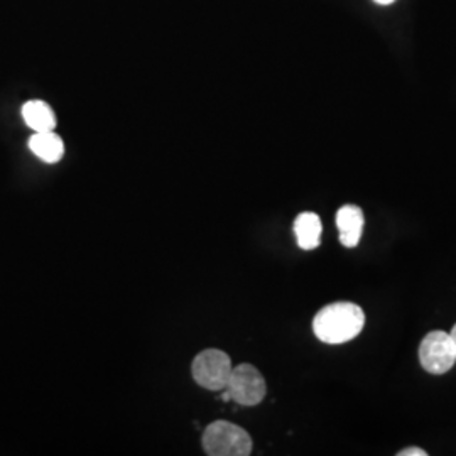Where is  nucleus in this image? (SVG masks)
Instances as JSON below:
<instances>
[{"mask_svg": "<svg viewBox=\"0 0 456 456\" xmlns=\"http://www.w3.org/2000/svg\"><path fill=\"white\" fill-rule=\"evenodd\" d=\"M22 118L26 126L34 132L54 131L56 127V115L43 100L26 102L22 107Z\"/></svg>", "mask_w": 456, "mask_h": 456, "instance_id": "obj_9", "label": "nucleus"}, {"mask_svg": "<svg viewBox=\"0 0 456 456\" xmlns=\"http://www.w3.org/2000/svg\"><path fill=\"white\" fill-rule=\"evenodd\" d=\"M365 326V313L359 305L340 301L318 311L313 331L320 342L340 345L357 338Z\"/></svg>", "mask_w": 456, "mask_h": 456, "instance_id": "obj_1", "label": "nucleus"}, {"mask_svg": "<svg viewBox=\"0 0 456 456\" xmlns=\"http://www.w3.org/2000/svg\"><path fill=\"white\" fill-rule=\"evenodd\" d=\"M203 450L210 456H247L252 453V438L244 428L228 421H215L203 433Z\"/></svg>", "mask_w": 456, "mask_h": 456, "instance_id": "obj_2", "label": "nucleus"}, {"mask_svg": "<svg viewBox=\"0 0 456 456\" xmlns=\"http://www.w3.org/2000/svg\"><path fill=\"white\" fill-rule=\"evenodd\" d=\"M397 456H428V453L421 450V448H416V446H411V448H406V450H401Z\"/></svg>", "mask_w": 456, "mask_h": 456, "instance_id": "obj_10", "label": "nucleus"}, {"mask_svg": "<svg viewBox=\"0 0 456 456\" xmlns=\"http://www.w3.org/2000/svg\"><path fill=\"white\" fill-rule=\"evenodd\" d=\"M232 360L225 352L208 348L196 355L191 365V374L201 387L208 391H224L232 374Z\"/></svg>", "mask_w": 456, "mask_h": 456, "instance_id": "obj_3", "label": "nucleus"}, {"mask_svg": "<svg viewBox=\"0 0 456 456\" xmlns=\"http://www.w3.org/2000/svg\"><path fill=\"white\" fill-rule=\"evenodd\" d=\"M29 149L41 161L48 164L58 163L65 156V142L54 131L34 132L29 139Z\"/></svg>", "mask_w": 456, "mask_h": 456, "instance_id": "obj_7", "label": "nucleus"}, {"mask_svg": "<svg viewBox=\"0 0 456 456\" xmlns=\"http://www.w3.org/2000/svg\"><path fill=\"white\" fill-rule=\"evenodd\" d=\"M365 225L363 212L357 205H343L337 212V228L340 233V242L348 248L357 247L362 239Z\"/></svg>", "mask_w": 456, "mask_h": 456, "instance_id": "obj_6", "label": "nucleus"}, {"mask_svg": "<svg viewBox=\"0 0 456 456\" xmlns=\"http://www.w3.org/2000/svg\"><path fill=\"white\" fill-rule=\"evenodd\" d=\"M419 362L429 374L450 372L456 362V348L452 335L441 330L428 333L419 345Z\"/></svg>", "mask_w": 456, "mask_h": 456, "instance_id": "obj_5", "label": "nucleus"}, {"mask_svg": "<svg viewBox=\"0 0 456 456\" xmlns=\"http://www.w3.org/2000/svg\"><path fill=\"white\" fill-rule=\"evenodd\" d=\"M450 335H452V340H453V343H455V348H456V325L452 328V331H450Z\"/></svg>", "mask_w": 456, "mask_h": 456, "instance_id": "obj_12", "label": "nucleus"}, {"mask_svg": "<svg viewBox=\"0 0 456 456\" xmlns=\"http://www.w3.org/2000/svg\"><path fill=\"white\" fill-rule=\"evenodd\" d=\"M225 391L230 399L240 406H257L267 394V386L254 365L242 363L232 369Z\"/></svg>", "mask_w": 456, "mask_h": 456, "instance_id": "obj_4", "label": "nucleus"}, {"mask_svg": "<svg viewBox=\"0 0 456 456\" xmlns=\"http://www.w3.org/2000/svg\"><path fill=\"white\" fill-rule=\"evenodd\" d=\"M294 235L297 245L303 250H313L322 242L323 225L316 213L305 212L296 216L294 220Z\"/></svg>", "mask_w": 456, "mask_h": 456, "instance_id": "obj_8", "label": "nucleus"}, {"mask_svg": "<svg viewBox=\"0 0 456 456\" xmlns=\"http://www.w3.org/2000/svg\"><path fill=\"white\" fill-rule=\"evenodd\" d=\"M375 4H380V5H389V4H394L395 0H374Z\"/></svg>", "mask_w": 456, "mask_h": 456, "instance_id": "obj_11", "label": "nucleus"}]
</instances>
